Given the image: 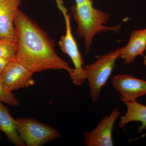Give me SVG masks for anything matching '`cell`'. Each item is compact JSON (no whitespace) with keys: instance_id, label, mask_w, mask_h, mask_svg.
<instances>
[{"instance_id":"cell-6","label":"cell","mask_w":146,"mask_h":146,"mask_svg":"<svg viewBox=\"0 0 146 146\" xmlns=\"http://www.w3.org/2000/svg\"><path fill=\"white\" fill-rule=\"evenodd\" d=\"M31 72L17 60L9 61L0 75V80L9 92L33 86L35 81Z\"/></svg>"},{"instance_id":"cell-9","label":"cell","mask_w":146,"mask_h":146,"mask_svg":"<svg viewBox=\"0 0 146 146\" xmlns=\"http://www.w3.org/2000/svg\"><path fill=\"white\" fill-rule=\"evenodd\" d=\"M21 0H0V39L16 43L14 21Z\"/></svg>"},{"instance_id":"cell-15","label":"cell","mask_w":146,"mask_h":146,"mask_svg":"<svg viewBox=\"0 0 146 146\" xmlns=\"http://www.w3.org/2000/svg\"><path fill=\"white\" fill-rule=\"evenodd\" d=\"M9 61H10L0 58V75L3 72Z\"/></svg>"},{"instance_id":"cell-3","label":"cell","mask_w":146,"mask_h":146,"mask_svg":"<svg viewBox=\"0 0 146 146\" xmlns=\"http://www.w3.org/2000/svg\"><path fill=\"white\" fill-rule=\"evenodd\" d=\"M122 50V47L102 55L94 63L83 66L85 78L89 82L90 96L94 102L98 99L102 88L112 74L116 60L121 56Z\"/></svg>"},{"instance_id":"cell-13","label":"cell","mask_w":146,"mask_h":146,"mask_svg":"<svg viewBox=\"0 0 146 146\" xmlns=\"http://www.w3.org/2000/svg\"><path fill=\"white\" fill-rule=\"evenodd\" d=\"M16 43H11L0 39V58L9 60L16 59L17 53Z\"/></svg>"},{"instance_id":"cell-2","label":"cell","mask_w":146,"mask_h":146,"mask_svg":"<svg viewBox=\"0 0 146 146\" xmlns=\"http://www.w3.org/2000/svg\"><path fill=\"white\" fill-rule=\"evenodd\" d=\"M71 10L78 25L76 35L84 40L86 54L89 53L96 35L110 31L116 32L121 30L120 24L115 27L106 26L110 15L107 12L94 8L92 0H87L80 4L75 5L71 7Z\"/></svg>"},{"instance_id":"cell-10","label":"cell","mask_w":146,"mask_h":146,"mask_svg":"<svg viewBox=\"0 0 146 146\" xmlns=\"http://www.w3.org/2000/svg\"><path fill=\"white\" fill-rule=\"evenodd\" d=\"M146 50V28L134 30L131 33L127 44L123 47L120 57L124 59L125 63L129 64Z\"/></svg>"},{"instance_id":"cell-1","label":"cell","mask_w":146,"mask_h":146,"mask_svg":"<svg viewBox=\"0 0 146 146\" xmlns=\"http://www.w3.org/2000/svg\"><path fill=\"white\" fill-rule=\"evenodd\" d=\"M14 26L17 53L16 60L34 74L50 70H63L71 74L74 69L59 57L55 42L33 20L18 9Z\"/></svg>"},{"instance_id":"cell-11","label":"cell","mask_w":146,"mask_h":146,"mask_svg":"<svg viewBox=\"0 0 146 146\" xmlns=\"http://www.w3.org/2000/svg\"><path fill=\"white\" fill-rule=\"evenodd\" d=\"M4 133L8 141L16 146H25L21 140L16 128V119L10 115L8 107L0 102V131Z\"/></svg>"},{"instance_id":"cell-14","label":"cell","mask_w":146,"mask_h":146,"mask_svg":"<svg viewBox=\"0 0 146 146\" xmlns=\"http://www.w3.org/2000/svg\"><path fill=\"white\" fill-rule=\"evenodd\" d=\"M0 102L5 103L11 106H18L20 102L15 98L12 92L7 91L0 80Z\"/></svg>"},{"instance_id":"cell-16","label":"cell","mask_w":146,"mask_h":146,"mask_svg":"<svg viewBox=\"0 0 146 146\" xmlns=\"http://www.w3.org/2000/svg\"><path fill=\"white\" fill-rule=\"evenodd\" d=\"M75 1H76V4L79 5L85 2L87 0H75Z\"/></svg>"},{"instance_id":"cell-7","label":"cell","mask_w":146,"mask_h":146,"mask_svg":"<svg viewBox=\"0 0 146 146\" xmlns=\"http://www.w3.org/2000/svg\"><path fill=\"white\" fill-rule=\"evenodd\" d=\"M118 108L102 119L94 130L83 133L84 145L86 146H113L112 132L116 120L120 116Z\"/></svg>"},{"instance_id":"cell-4","label":"cell","mask_w":146,"mask_h":146,"mask_svg":"<svg viewBox=\"0 0 146 146\" xmlns=\"http://www.w3.org/2000/svg\"><path fill=\"white\" fill-rule=\"evenodd\" d=\"M16 123L18 134L25 146L43 145L60 136L50 126L33 118H17Z\"/></svg>"},{"instance_id":"cell-5","label":"cell","mask_w":146,"mask_h":146,"mask_svg":"<svg viewBox=\"0 0 146 146\" xmlns=\"http://www.w3.org/2000/svg\"><path fill=\"white\" fill-rule=\"evenodd\" d=\"M58 8L62 11L65 18L66 32L61 36L58 44L60 49L70 58L74 66V72L70 76L73 83L77 86L82 85L86 80L83 69V60L75 39L74 38L70 22V14L63 5L62 1L58 2Z\"/></svg>"},{"instance_id":"cell-12","label":"cell","mask_w":146,"mask_h":146,"mask_svg":"<svg viewBox=\"0 0 146 146\" xmlns=\"http://www.w3.org/2000/svg\"><path fill=\"white\" fill-rule=\"evenodd\" d=\"M126 106L127 111L124 115L120 118L118 127H124L128 123L138 121L142 123L138 129L139 132L146 128V106L136 101L123 102Z\"/></svg>"},{"instance_id":"cell-8","label":"cell","mask_w":146,"mask_h":146,"mask_svg":"<svg viewBox=\"0 0 146 146\" xmlns=\"http://www.w3.org/2000/svg\"><path fill=\"white\" fill-rule=\"evenodd\" d=\"M112 84L123 102L134 101L146 95V81L132 76L116 75L112 78Z\"/></svg>"},{"instance_id":"cell-17","label":"cell","mask_w":146,"mask_h":146,"mask_svg":"<svg viewBox=\"0 0 146 146\" xmlns=\"http://www.w3.org/2000/svg\"><path fill=\"white\" fill-rule=\"evenodd\" d=\"M2 136L1 135V132H0V141H1V139Z\"/></svg>"}]
</instances>
